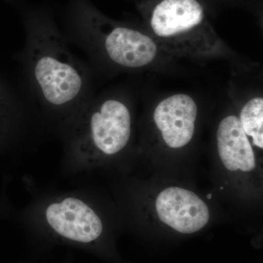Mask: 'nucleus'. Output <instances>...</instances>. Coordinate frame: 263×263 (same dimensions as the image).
<instances>
[{"instance_id":"1","label":"nucleus","mask_w":263,"mask_h":263,"mask_svg":"<svg viewBox=\"0 0 263 263\" xmlns=\"http://www.w3.org/2000/svg\"><path fill=\"white\" fill-rule=\"evenodd\" d=\"M25 30L24 83L48 108H81L91 98L89 70L67 44L46 5L18 3Z\"/></svg>"},{"instance_id":"2","label":"nucleus","mask_w":263,"mask_h":263,"mask_svg":"<svg viewBox=\"0 0 263 263\" xmlns=\"http://www.w3.org/2000/svg\"><path fill=\"white\" fill-rule=\"evenodd\" d=\"M64 18L67 39L91 55H105L114 65L141 68L157 57L155 40L136 29L106 23L89 0H67Z\"/></svg>"},{"instance_id":"3","label":"nucleus","mask_w":263,"mask_h":263,"mask_svg":"<svg viewBox=\"0 0 263 263\" xmlns=\"http://www.w3.org/2000/svg\"><path fill=\"white\" fill-rule=\"evenodd\" d=\"M204 10L197 0H162L152 12L155 42L180 55L212 54L219 48L214 32L202 30Z\"/></svg>"},{"instance_id":"4","label":"nucleus","mask_w":263,"mask_h":263,"mask_svg":"<svg viewBox=\"0 0 263 263\" xmlns=\"http://www.w3.org/2000/svg\"><path fill=\"white\" fill-rule=\"evenodd\" d=\"M88 104L91 114L88 120V138L95 148L113 155L127 146L131 136V114L120 99L108 98Z\"/></svg>"},{"instance_id":"5","label":"nucleus","mask_w":263,"mask_h":263,"mask_svg":"<svg viewBox=\"0 0 263 263\" xmlns=\"http://www.w3.org/2000/svg\"><path fill=\"white\" fill-rule=\"evenodd\" d=\"M160 220L179 233H196L206 226L209 210L196 194L180 187H169L161 192L156 200Z\"/></svg>"},{"instance_id":"6","label":"nucleus","mask_w":263,"mask_h":263,"mask_svg":"<svg viewBox=\"0 0 263 263\" xmlns=\"http://www.w3.org/2000/svg\"><path fill=\"white\" fill-rule=\"evenodd\" d=\"M197 115L194 99L186 94L171 95L156 107L154 120L164 143L173 148L186 146L193 139Z\"/></svg>"},{"instance_id":"7","label":"nucleus","mask_w":263,"mask_h":263,"mask_svg":"<svg viewBox=\"0 0 263 263\" xmlns=\"http://www.w3.org/2000/svg\"><path fill=\"white\" fill-rule=\"evenodd\" d=\"M49 226L68 239L89 243L101 235L103 224L94 211L79 199L69 197L46 211Z\"/></svg>"},{"instance_id":"8","label":"nucleus","mask_w":263,"mask_h":263,"mask_svg":"<svg viewBox=\"0 0 263 263\" xmlns=\"http://www.w3.org/2000/svg\"><path fill=\"white\" fill-rule=\"evenodd\" d=\"M216 138L219 155L227 169L249 172L255 168L253 148L238 117L228 116L223 119Z\"/></svg>"},{"instance_id":"9","label":"nucleus","mask_w":263,"mask_h":263,"mask_svg":"<svg viewBox=\"0 0 263 263\" xmlns=\"http://www.w3.org/2000/svg\"><path fill=\"white\" fill-rule=\"evenodd\" d=\"M239 119L247 136L252 138L254 146L263 148V99H251L241 109Z\"/></svg>"},{"instance_id":"10","label":"nucleus","mask_w":263,"mask_h":263,"mask_svg":"<svg viewBox=\"0 0 263 263\" xmlns=\"http://www.w3.org/2000/svg\"><path fill=\"white\" fill-rule=\"evenodd\" d=\"M212 195H211V194H209V195H208V198L211 199V198H212Z\"/></svg>"}]
</instances>
